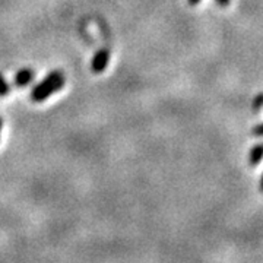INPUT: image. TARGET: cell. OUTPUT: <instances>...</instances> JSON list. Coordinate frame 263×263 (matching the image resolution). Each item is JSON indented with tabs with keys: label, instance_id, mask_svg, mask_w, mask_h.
I'll list each match as a JSON object with an SVG mask.
<instances>
[{
	"label": "cell",
	"instance_id": "7",
	"mask_svg": "<svg viewBox=\"0 0 263 263\" xmlns=\"http://www.w3.org/2000/svg\"><path fill=\"white\" fill-rule=\"evenodd\" d=\"M230 2H231V0H216V3H218L221 8H227V6L230 5Z\"/></svg>",
	"mask_w": 263,
	"mask_h": 263
},
{
	"label": "cell",
	"instance_id": "11",
	"mask_svg": "<svg viewBox=\"0 0 263 263\" xmlns=\"http://www.w3.org/2000/svg\"><path fill=\"white\" fill-rule=\"evenodd\" d=\"M2 124H3V122H2V119H0V130H2Z\"/></svg>",
	"mask_w": 263,
	"mask_h": 263
},
{
	"label": "cell",
	"instance_id": "1",
	"mask_svg": "<svg viewBox=\"0 0 263 263\" xmlns=\"http://www.w3.org/2000/svg\"><path fill=\"white\" fill-rule=\"evenodd\" d=\"M65 81V75H63L60 70L51 72L41 84H38L37 86L32 89V92H31V100H32L34 103H41V101L47 100L50 95L54 94L56 91L63 88Z\"/></svg>",
	"mask_w": 263,
	"mask_h": 263
},
{
	"label": "cell",
	"instance_id": "8",
	"mask_svg": "<svg viewBox=\"0 0 263 263\" xmlns=\"http://www.w3.org/2000/svg\"><path fill=\"white\" fill-rule=\"evenodd\" d=\"M254 135H263V124H260V126H257V127H254V130H253Z\"/></svg>",
	"mask_w": 263,
	"mask_h": 263
},
{
	"label": "cell",
	"instance_id": "9",
	"mask_svg": "<svg viewBox=\"0 0 263 263\" xmlns=\"http://www.w3.org/2000/svg\"><path fill=\"white\" fill-rule=\"evenodd\" d=\"M199 2H200V0H189V5H190V6H196Z\"/></svg>",
	"mask_w": 263,
	"mask_h": 263
},
{
	"label": "cell",
	"instance_id": "5",
	"mask_svg": "<svg viewBox=\"0 0 263 263\" xmlns=\"http://www.w3.org/2000/svg\"><path fill=\"white\" fill-rule=\"evenodd\" d=\"M10 92L9 84L3 79V76L0 75V97H6Z\"/></svg>",
	"mask_w": 263,
	"mask_h": 263
},
{
	"label": "cell",
	"instance_id": "4",
	"mask_svg": "<svg viewBox=\"0 0 263 263\" xmlns=\"http://www.w3.org/2000/svg\"><path fill=\"white\" fill-rule=\"evenodd\" d=\"M263 158V143L262 145H256L253 149L250 151V157H249V161L252 165H257L259 161Z\"/></svg>",
	"mask_w": 263,
	"mask_h": 263
},
{
	"label": "cell",
	"instance_id": "10",
	"mask_svg": "<svg viewBox=\"0 0 263 263\" xmlns=\"http://www.w3.org/2000/svg\"><path fill=\"white\" fill-rule=\"evenodd\" d=\"M260 190L263 192V176H262V180H260Z\"/></svg>",
	"mask_w": 263,
	"mask_h": 263
},
{
	"label": "cell",
	"instance_id": "3",
	"mask_svg": "<svg viewBox=\"0 0 263 263\" xmlns=\"http://www.w3.org/2000/svg\"><path fill=\"white\" fill-rule=\"evenodd\" d=\"M32 79H34V72L31 69H22L15 75V85L22 88V86H27V85L31 84Z\"/></svg>",
	"mask_w": 263,
	"mask_h": 263
},
{
	"label": "cell",
	"instance_id": "6",
	"mask_svg": "<svg viewBox=\"0 0 263 263\" xmlns=\"http://www.w3.org/2000/svg\"><path fill=\"white\" fill-rule=\"evenodd\" d=\"M262 105H263V94H260L254 98V108H260Z\"/></svg>",
	"mask_w": 263,
	"mask_h": 263
},
{
	"label": "cell",
	"instance_id": "2",
	"mask_svg": "<svg viewBox=\"0 0 263 263\" xmlns=\"http://www.w3.org/2000/svg\"><path fill=\"white\" fill-rule=\"evenodd\" d=\"M110 60V50L108 48H101L95 53L94 59L91 62V69L94 73H103L104 69L108 65Z\"/></svg>",
	"mask_w": 263,
	"mask_h": 263
}]
</instances>
